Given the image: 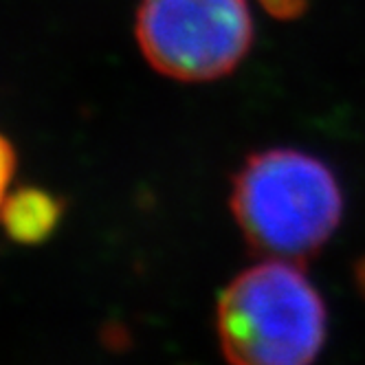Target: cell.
<instances>
[{"instance_id": "1", "label": "cell", "mask_w": 365, "mask_h": 365, "mask_svg": "<svg viewBox=\"0 0 365 365\" xmlns=\"http://www.w3.org/2000/svg\"><path fill=\"white\" fill-rule=\"evenodd\" d=\"M231 212L251 251L304 264L341 222L332 170L299 150L255 152L233 176Z\"/></svg>"}, {"instance_id": "2", "label": "cell", "mask_w": 365, "mask_h": 365, "mask_svg": "<svg viewBox=\"0 0 365 365\" xmlns=\"http://www.w3.org/2000/svg\"><path fill=\"white\" fill-rule=\"evenodd\" d=\"M302 264L267 259L218 299V336L229 365H310L326 341V306Z\"/></svg>"}, {"instance_id": "3", "label": "cell", "mask_w": 365, "mask_h": 365, "mask_svg": "<svg viewBox=\"0 0 365 365\" xmlns=\"http://www.w3.org/2000/svg\"><path fill=\"white\" fill-rule=\"evenodd\" d=\"M137 42L145 60L178 82L229 75L253 42L247 0H143Z\"/></svg>"}, {"instance_id": "4", "label": "cell", "mask_w": 365, "mask_h": 365, "mask_svg": "<svg viewBox=\"0 0 365 365\" xmlns=\"http://www.w3.org/2000/svg\"><path fill=\"white\" fill-rule=\"evenodd\" d=\"M64 214V200L42 187H20L5 198L0 220L18 245H40L56 233Z\"/></svg>"}, {"instance_id": "5", "label": "cell", "mask_w": 365, "mask_h": 365, "mask_svg": "<svg viewBox=\"0 0 365 365\" xmlns=\"http://www.w3.org/2000/svg\"><path fill=\"white\" fill-rule=\"evenodd\" d=\"M14 168H16V152L11 148V143L0 135V210H3V202H5V192L7 185L14 176Z\"/></svg>"}, {"instance_id": "6", "label": "cell", "mask_w": 365, "mask_h": 365, "mask_svg": "<svg viewBox=\"0 0 365 365\" xmlns=\"http://www.w3.org/2000/svg\"><path fill=\"white\" fill-rule=\"evenodd\" d=\"M257 3L262 5L267 11H271L273 16L284 18V20L297 18L308 7V0H257Z\"/></svg>"}, {"instance_id": "7", "label": "cell", "mask_w": 365, "mask_h": 365, "mask_svg": "<svg viewBox=\"0 0 365 365\" xmlns=\"http://www.w3.org/2000/svg\"><path fill=\"white\" fill-rule=\"evenodd\" d=\"M354 277H356V289H359V295L365 299V257H361L359 262H356Z\"/></svg>"}]
</instances>
